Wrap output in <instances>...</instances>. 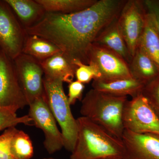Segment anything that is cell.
<instances>
[{
    "instance_id": "10",
    "label": "cell",
    "mask_w": 159,
    "mask_h": 159,
    "mask_svg": "<svg viewBox=\"0 0 159 159\" xmlns=\"http://www.w3.org/2000/svg\"><path fill=\"white\" fill-rule=\"evenodd\" d=\"M142 3L138 0L126 1L118 17L119 29L132 57L139 46L145 26L146 13Z\"/></svg>"
},
{
    "instance_id": "21",
    "label": "cell",
    "mask_w": 159,
    "mask_h": 159,
    "mask_svg": "<svg viewBox=\"0 0 159 159\" xmlns=\"http://www.w3.org/2000/svg\"><path fill=\"white\" fill-rule=\"evenodd\" d=\"M10 151L14 159H31L34 155V149L29 135L18 129L11 139Z\"/></svg>"
},
{
    "instance_id": "7",
    "label": "cell",
    "mask_w": 159,
    "mask_h": 159,
    "mask_svg": "<svg viewBox=\"0 0 159 159\" xmlns=\"http://www.w3.org/2000/svg\"><path fill=\"white\" fill-rule=\"evenodd\" d=\"M29 106L18 78L13 60L0 53V108L16 112Z\"/></svg>"
},
{
    "instance_id": "20",
    "label": "cell",
    "mask_w": 159,
    "mask_h": 159,
    "mask_svg": "<svg viewBox=\"0 0 159 159\" xmlns=\"http://www.w3.org/2000/svg\"><path fill=\"white\" fill-rule=\"evenodd\" d=\"M47 12L72 14L93 5L97 0H36Z\"/></svg>"
},
{
    "instance_id": "9",
    "label": "cell",
    "mask_w": 159,
    "mask_h": 159,
    "mask_svg": "<svg viewBox=\"0 0 159 159\" xmlns=\"http://www.w3.org/2000/svg\"><path fill=\"white\" fill-rule=\"evenodd\" d=\"M20 85L29 105L35 99L45 96L43 70L40 62L21 53L13 60Z\"/></svg>"
},
{
    "instance_id": "14",
    "label": "cell",
    "mask_w": 159,
    "mask_h": 159,
    "mask_svg": "<svg viewBox=\"0 0 159 159\" xmlns=\"http://www.w3.org/2000/svg\"><path fill=\"white\" fill-rule=\"evenodd\" d=\"M118 17L102 30L93 43L112 51L129 64L132 57L119 29Z\"/></svg>"
},
{
    "instance_id": "5",
    "label": "cell",
    "mask_w": 159,
    "mask_h": 159,
    "mask_svg": "<svg viewBox=\"0 0 159 159\" xmlns=\"http://www.w3.org/2000/svg\"><path fill=\"white\" fill-rule=\"evenodd\" d=\"M122 122L124 129L132 132L159 135V115L142 93L125 103Z\"/></svg>"
},
{
    "instance_id": "6",
    "label": "cell",
    "mask_w": 159,
    "mask_h": 159,
    "mask_svg": "<svg viewBox=\"0 0 159 159\" xmlns=\"http://www.w3.org/2000/svg\"><path fill=\"white\" fill-rule=\"evenodd\" d=\"M6 0H0V48L11 59L22 53L28 36Z\"/></svg>"
},
{
    "instance_id": "30",
    "label": "cell",
    "mask_w": 159,
    "mask_h": 159,
    "mask_svg": "<svg viewBox=\"0 0 159 159\" xmlns=\"http://www.w3.org/2000/svg\"><path fill=\"white\" fill-rule=\"evenodd\" d=\"M2 51V49H1V48H0V53H1V51Z\"/></svg>"
},
{
    "instance_id": "4",
    "label": "cell",
    "mask_w": 159,
    "mask_h": 159,
    "mask_svg": "<svg viewBox=\"0 0 159 159\" xmlns=\"http://www.w3.org/2000/svg\"><path fill=\"white\" fill-rule=\"evenodd\" d=\"M43 85L49 107L61 129L64 148L72 152L76 144L78 127L64 90L63 82L44 77Z\"/></svg>"
},
{
    "instance_id": "8",
    "label": "cell",
    "mask_w": 159,
    "mask_h": 159,
    "mask_svg": "<svg viewBox=\"0 0 159 159\" xmlns=\"http://www.w3.org/2000/svg\"><path fill=\"white\" fill-rule=\"evenodd\" d=\"M29 106L28 115L33 125L43 132V145L48 153L52 154L60 150L64 147L62 135L57 127L46 96L35 99Z\"/></svg>"
},
{
    "instance_id": "18",
    "label": "cell",
    "mask_w": 159,
    "mask_h": 159,
    "mask_svg": "<svg viewBox=\"0 0 159 159\" xmlns=\"http://www.w3.org/2000/svg\"><path fill=\"white\" fill-rule=\"evenodd\" d=\"M138 47L150 57L159 70V34L154 20L148 11L145 14L144 29Z\"/></svg>"
},
{
    "instance_id": "23",
    "label": "cell",
    "mask_w": 159,
    "mask_h": 159,
    "mask_svg": "<svg viewBox=\"0 0 159 159\" xmlns=\"http://www.w3.org/2000/svg\"><path fill=\"white\" fill-rule=\"evenodd\" d=\"M74 65L77 67L75 77L77 80L83 84L89 83L92 79H99L100 77L97 67L92 64H84L80 61H77L74 63Z\"/></svg>"
},
{
    "instance_id": "17",
    "label": "cell",
    "mask_w": 159,
    "mask_h": 159,
    "mask_svg": "<svg viewBox=\"0 0 159 159\" xmlns=\"http://www.w3.org/2000/svg\"><path fill=\"white\" fill-rule=\"evenodd\" d=\"M129 68L131 77L146 84L157 77L159 70L153 61L142 49L138 47L130 62Z\"/></svg>"
},
{
    "instance_id": "15",
    "label": "cell",
    "mask_w": 159,
    "mask_h": 159,
    "mask_svg": "<svg viewBox=\"0 0 159 159\" xmlns=\"http://www.w3.org/2000/svg\"><path fill=\"white\" fill-rule=\"evenodd\" d=\"M25 29L40 21L47 11L36 0H6Z\"/></svg>"
},
{
    "instance_id": "16",
    "label": "cell",
    "mask_w": 159,
    "mask_h": 159,
    "mask_svg": "<svg viewBox=\"0 0 159 159\" xmlns=\"http://www.w3.org/2000/svg\"><path fill=\"white\" fill-rule=\"evenodd\" d=\"M40 64L44 77L60 80L68 84L74 81L77 67L71 63L61 52L41 61Z\"/></svg>"
},
{
    "instance_id": "2",
    "label": "cell",
    "mask_w": 159,
    "mask_h": 159,
    "mask_svg": "<svg viewBox=\"0 0 159 159\" xmlns=\"http://www.w3.org/2000/svg\"><path fill=\"white\" fill-rule=\"evenodd\" d=\"M77 121V140L70 159H130L122 139L86 117H79Z\"/></svg>"
},
{
    "instance_id": "27",
    "label": "cell",
    "mask_w": 159,
    "mask_h": 159,
    "mask_svg": "<svg viewBox=\"0 0 159 159\" xmlns=\"http://www.w3.org/2000/svg\"><path fill=\"white\" fill-rule=\"evenodd\" d=\"M148 11L152 15L159 34V2L146 0L143 2Z\"/></svg>"
},
{
    "instance_id": "11",
    "label": "cell",
    "mask_w": 159,
    "mask_h": 159,
    "mask_svg": "<svg viewBox=\"0 0 159 159\" xmlns=\"http://www.w3.org/2000/svg\"><path fill=\"white\" fill-rule=\"evenodd\" d=\"M88 58L89 64L96 66L99 71L100 77L97 79L108 81L132 77L128 63L118 54L103 47L92 44Z\"/></svg>"
},
{
    "instance_id": "26",
    "label": "cell",
    "mask_w": 159,
    "mask_h": 159,
    "mask_svg": "<svg viewBox=\"0 0 159 159\" xmlns=\"http://www.w3.org/2000/svg\"><path fill=\"white\" fill-rule=\"evenodd\" d=\"M84 88V84L77 80L69 84L67 97L70 105H74L77 100H82L83 93Z\"/></svg>"
},
{
    "instance_id": "25",
    "label": "cell",
    "mask_w": 159,
    "mask_h": 159,
    "mask_svg": "<svg viewBox=\"0 0 159 159\" xmlns=\"http://www.w3.org/2000/svg\"><path fill=\"white\" fill-rule=\"evenodd\" d=\"M154 80L148 85L145 86L142 94L159 115V79L157 77V79Z\"/></svg>"
},
{
    "instance_id": "28",
    "label": "cell",
    "mask_w": 159,
    "mask_h": 159,
    "mask_svg": "<svg viewBox=\"0 0 159 159\" xmlns=\"http://www.w3.org/2000/svg\"><path fill=\"white\" fill-rule=\"evenodd\" d=\"M100 159H124L122 158L110 157V158H106Z\"/></svg>"
},
{
    "instance_id": "12",
    "label": "cell",
    "mask_w": 159,
    "mask_h": 159,
    "mask_svg": "<svg viewBox=\"0 0 159 159\" xmlns=\"http://www.w3.org/2000/svg\"><path fill=\"white\" fill-rule=\"evenodd\" d=\"M122 139L130 159H159V135L125 129Z\"/></svg>"
},
{
    "instance_id": "19",
    "label": "cell",
    "mask_w": 159,
    "mask_h": 159,
    "mask_svg": "<svg viewBox=\"0 0 159 159\" xmlns=\"http://www.w3.org/2000/svg\"><path fill=\"white\" fill-rule=\"evenodd\" d=\"M61 52L57 46L48 40L36 35H28L22 53L41 62Z\"/></svg>"
},
{
    "instance_id": "13",
    "label": "cell",
    "mask_w": 159,
    "mask_h": 159,
    "mask_svg": "<svg viewBox=\"0 0 159 159\" xmlns=\"http://www.w3.org/2000/svg\"><path fill=\"white\" fill-rule=\"evenodd\" d=\"M145 85L144 83L133 77L108 81L94 79L92 84L93 89L99 92L132 98L142 93Z\"/></svg>"
},
{
    "instance_id": "3",
    "label": "cell",
    "mask_w": 159,
    "mask_h": 159,
    "mask_svg": "<svg viewBox=\"0 0 159 159\" xmlns=\"http://www.w3.org/2000/svg\"><path fill=\"white\" fill-rule=\"evenodd\" d=\"M128 97L115 96L92 89L81 100L80 113L110 133L122 139V114Z\"/></svg>"
},
{
    "instance_id": "29",
    "label": "cell",
    "mask_w": 159,
    "mask_h": 159,
    "mask_svg": "<svg viewBox=\"0 0 159 159\" xmlns=\"http://www.w3.org/2000/svg\"><path fill=\"white\" fill-rule=\"evenodd\" d=\"M43 159H57L53 158H44Z\"/></svg>"
},
{
    "instance_id": "22",
    "label": "cell",
    "mask_w": 159,
    "mask_h": 159,
    "mask_svg": "<svg viewBox=\"0 0 159 159\" xmlns=\"http://www.w3.org/2000/svg\"><path fill=\"white\" fill-rule=\"evenodd\" d=\"M16 113L8 109L0 108V131L20 124L34 125L29 115L18 117Z\"/></svg>"
},
{
    "instance_id": "1",
    "label": "cell",
    "mask_w": 159,
    "mask_h": 159,
    "mask_svg": "<svg viewBox=\"0 0 159 159\" xmlns=\"http://www.w3.org/2000/svg\"><path fill=\"white\" fill-rule=\"evenodd\" d=\"M125 1L97 0L83 11L63 14L47 12L40 21L25 29L57 46L69 61L88 64V54L96 38L119 16Z\"/></svg>"
},
{
    "instance_id": "24",
    "label": "cell",
    "mask_w": 159,
    "mask_h": 159,
    "mask_svg": "<svg viewBox=\"0 0 159 159\" xmlns=\"http://www.w3.org/2000/svg\"><path fill=\"white\" fill-rule=\"evenodd\" d=\"M18 130L16 126H12L0 135V159H14L10 153V143Z\"/></svg>"
}]
</instances>
